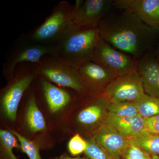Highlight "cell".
<instances>
[{"label": "cell", "mask_w": 159, "mask_h": 159, "mask_svg": "<svg viewBox=\"0 0 159 159\" xmlns=\"http://www.w3.org/2000/svg\"><path fill=\"white\" fill-rule=\"evenodd\" d=\"M54 45H47L27 41L19 46L9 55L3 65V74L9 81L14 75L16 67L20 64L39 63L46 55L53 56Z\"/></svg>", "instance_id": "obj_9"}, {"label": "cell", "mask_w": 159, "mask_h": 159, "mask_svg": "<svg viewBox=\"0 0 159 159\" xmlns=\"http://www.w3.org/2000/svg\"><path fill=\"white\" fill-rule=\"evenodd\" d=\"M16 138L9 130H0V159H18L13 152V148H21Z\"/></svg>", "instance_id": "obj_19"}, {"label": "cell", "mask_w": 159, "mask_h": 159, "mask_svg": "<svg viewBox=\"0 0 159 159\" xmlns=\"http://www.w3.org/2000/svg\"><path fill=\"white\" fill-rule=\"evenodd\" d=\"M137 71L145 94L159 98V58L147 52L138 60Z\"/></svg>", "instance_id": "obj_15"}, {"label": "cell", "mask_w": 159, "mask_h": 159, "mask_svg": "<svg viewBox=\"0 0 159 159\" xmlns=\"http://www.w3.org/2000/svg\"><path fill=\"white\" fill-rule=\"evenodd\" d=\"M134 103L138 114L143 119L159 115V98L145 93Z\"/></svg>", "instance_id": "obj_20"}, {"label": "cell", "mask_w": 159, "mask_h": 159, "mask_svg": "<svg viewBox=\"0 0 159 159\" xmlns=\"http://www.w3.org/2000/svg\"><path fill=\"white\" fill-rule=\"evenodd\" d=\"M115 9L99 25L100 36L115 49L139 59L148 51L159 31L146 25L132 11Z\"/></svg>", "instance_id": "obj_1"}, {"label": "cell", "mask_w": 159, "mask_h": 159, "mask_svg": "<svg viewBox=\"0 0 159 159\" xmlns=\"http://www.w3.org/2000/svg\"><path fill=\"white\" fill-rule=\"evenodd\" d=\"M38 75L63 88L70 89L82 97L89 94L78 69L67 65L51 55H46L35 64Z\"/></svg>", "instance_id": "obj_6"}, {"label": "cell", "mask_w": 159, "mask_h": 159, "mask_svg": "<svg viewBox=\"0 0 159 159\" xmlns=\"http://www.w3.org/2000/svg\"><path fill=\"white\" fill-rule=\"evenodd\" d=\"M87 147L84 153L87 159H111L108 154L98 144L92 136L85 139Z\"/></svg>", "instance_id": "obj_23"}, {"label": "cell", "mask_w": 159, "mask_h": 159, "mask_svg": "<svg viewBox=\"0 0 159 159\" xmlns=\"http://www.w3.org/2000/svg\"><path fill=\"white\" fill-rule=\"evenodd\" d=\"M51 159H87L86 158H74L72 157H71L69 156V155H68L66 154H64L61 155L59 157H54V158H52Z\"/></svg>", "instance_id": "obj_27"}, {"label": "cell", "mask_w": 159, "mask_h": 159, "mask_svg": "<svg viewBox=\"0 0 159 159\" xmlns=\"http://www.w3.org/2000/svg\"><path fill=\"white\" fill-rule=\"evenodd\" d=\"M145 128L153 133L159 134V115L144 119Z\"/></svg>", "instance_id": "obj_25"}, {"label": "cell", "mask_w": 159, "mask_h": 159, "mask_svg": "<svg viewBox=\"0 0 159 159\" xmlns=\"http://www.w3.org/2000/svg\"><path fill=\"white\" fill-rule=\"evenodd\" d=\"M114 6L132 11L146 25L159 31V0H115Z\"/></svg>", "instance_id": "obj_14"}, {"label": "cell", "mask_w": 159, "mask_h": 159, "mask_svg": "<svg viewBox=\"0 0 159 159\" xmlns=\"http://www.w3.org/2000/svg\"><path fill=\"white\" fill-rule=\"evenodd\" d=\"M152 159H159V156H154L152 157Z\"/></svg>", "instance_id": "obj_30"}, {"label": "cell", "mask_w": 159, "mask_h": 159, "mask_svg": "<svg viewBox=\"0 0 159 159\" xmlns=\"http://www.w3.org/2000/svg\"><path fill=\"white\" fill-rule=\"evenodd\" d=\"M142 159H152V157L150 156L148 154H147Z\"/></svg>", "instance_id": "obj_28"}, {"label": "cell", "mask_w": 159, "mask_h": 159, "mask_svg": "<svg viewBox=\"0 0 159 159\" xmlns=\"http://www.w3.org/2000/svg\"><path fill=\"white\" fill-rule=\"evenodd\" d=\"M110 103L102 95L89 93L81 97L80 109L71 119V123L80 132L91 136L105 124L109 116Z\"/></svg>", "instance_id": "obj_5"}, {"label": "cell", "mask_w": 159, "mask_h": 159, "mask_svg": "<svg viewBox=\"0 0 159 159\" xmlns=\"http://www.w3.org/2000/svg\"><path fill=\"white\" fill-rule=\"evenodd\" d=\"M25 122L27 128L33 134L45 132L47 125L43 115L40 110L34 92L29 94L25 114Z\"/></svg>", "instance_id": "obj_17"}, {"label": "cell", "mask_w": 159, "mask_h": 159, "mask_svg": "<svg viewBox=\"0 0 159 159\" xmlns=\"http://www.w3.org/2000/svg\"><path fill=\"white\" fill-rule=\"evenodd\" d=\"M138 60L130 54L115 49L101 38L95 48L92 61L118 78L136 71Z\"/></svg>", "instance_id": "obj_7"}, {"label": "cell", "mask_w": 159, "mask_h": 159, "mask_svg": "<svg viewBox=\"0 0 159 159\" xmlns=\"http://www.w3.org/2000/svg\"><path fill=\"white\" fill-rule=\"evenodd\" d=\"M157 57L159 58V44L158 47L157 49Z\"/></svg>", "instance_id": "obj_29"}, {"label": "cell", "mask_w": 159, "mask_h": 159, "mask_svg": "<svg viewBox=\"0 0 159 159\" xmlns=\"http://www.w3.org/2000/svg\"><path fill=\"white\" fill-rule=\"evenodd\" d=\"M86 147L87 142L85 139H84L79 134H76L72 137L68 145L69 152L74 156L84 152Z\"/></svg>", "instance_id": "obj_24"}, {"label": "cell", "mask_w": 159, "mask_h": 159, "mask_svg": "<svg viewBox=\"0 0 159 159\" xmlns=\"http://www.w3.org/2000/svg\"><path fill=\"white\" fill-rule=\"evenodd\" d=\"M75 26L74 6L66 1H61L54 7L43 23L29 33L27 41L53 45Z\"/></svg>", "instance_id": "obj_3"}, {"label": "cell", "mask_w": 159, "mask_h": 159, "mask_svg": "<svg viewBox=\"0 0 159 159\" xmlns=\"http://www.w3.org/2000/svg\"><path fill=\"white\" fill-rule=\"evenodd\" d=\"M78 70L86 90L93 95H102L116 78L108 71L92 61L86 63Z\"/></svg>", "instance_id": "obj_13"}, {"label": "cell", "mask_w": 159, "mask_h": 159, "mask_svg": "<svg viewBox=\"0 0 159 159\" xmlns=\"http://www.w3.org/2000/svg\"><path fill=\"white\" fill-rule=\"evenodd\" d=\"M108 111L109 116L119 118L134 116L139 115L136 107L134 102L110 103Z\"/></svg>", "instance_id": "obj_21"}, {"label": "cell", "mask_w": 159, "mask_h": 159, "mask_svg": "<svg viewBox=\"0 0 159 159\" xmlns=\"http://www.w3.org/2000/svg\"><path fill=\"white\" fill-rule=\"evenodd\" d=\"M9 129L17 138L20 145V150L27 155L29 159H43L40 155L38 145L23 136L16 131L10 128Z\"/></svg>", "instance_id": "obj_22"}, {"label": "cell", "mask_w": 159, "mask_h": 159, "mask_svg": "<svg viewBox=\"0 0 159 159\" xmlns=\"http://www.w3.org/2000/svg\"><path fill=\"white\" fill-rule=\"evenodd\" d=\"M38 77L40 94L51 114H57L63 111L81 97L73 90L55 85L39 75Z\"/></svg>", "instance_id": "obj_11"}, {"label": "cell", "mask_w": 159, "mask_h": 159, "mask_svg": "<svg viewBox=\"0 0 159 159\" xmlns=\"http://www.w3.org/2000/svg\"><path fill=\"white\" fill-rule=\"evenodd\" d=\"M142 78L138 71L116 78L102 94L110 103L135 102L145 94Z\"/></svg>", "instance_id": "obj_8"}, {"label": "cell", "mask_w": 159, "mask_h": 159, "mask_svg": "<svg viewBox=\"0 0 159 159\" xmlns=\"http://www.w3.org/2000/svg\"><path fill=\"white\" fill-rule=\"evenodd\" d=\"M111 159L124 157L131 145L129 138L111 126L104 124L91 135Z\"/></svg>", "instance_id": "obj_12"}, {"label": "cell", "mask_w": 159, "mask_h": 159, "mask_svg": "<svg viewBox=\"0 0 159 159\" xmlns=\"http://www.w3.org/2000/svg\"><path fill=\"white\" fill-rule=\"evenodd\" d=\"M105 124L128 138L138 136L146 130L144 119L139 115L123 118L109 116Z\"/></svg>", "instance_id": "obj_16"}, {"label": "cell", "mask_w": 159, "mask_h": 159, "mask_svg": "<svg viewBox=\"0 0 159 159\" xmlns=\"http://www.w3.org/2000/svg\"><path fill=\"white\" fill-rule=\"evenodd\" d=\"M129 139L131 145L141 148L150 156H159V134L146 130L138 136Z\"/></svg>", "instance_id": "obj_18"}, {"label": "cell", "mask_w": 159, "mask_h": 159, "mask_svg": "<svg viewBox=\"0 0 159 159\" xmlns=\"http://www.w3.org/2000/svg\"><path fill=\"white\" fill-rule=\"evenodd\" d=\"M113 0L77 1L74 6V23L80 28H98L112 9Z\"/></svg>", "instance_id": "obj_10"}, {"label": "cell", "mask_w": 159, "mask_h": 159, "mask_svg": "<svg viewBox=\"0 0 159 159\" xmlns=\"http://www.w3.org/2000/svg\"><path fill=\"white\" fill-rule=\"evenodd\" d=\"M148 154L141 148L131 145L126 150L125 154V159H142Z\"/></svg>", "instance_id": "obj_26"}, {"label": "cell", "mask_w": 159, "mask_h": 159, "mask_svg": "<svg viewBox=\"0 0 159 159\" xmlns=\"http://www.w3.org/2000/svg\"><path fill=\"white\" fill-rule=\"evenodd\" d=\"M101 38L98 28H80L75 25L53 45V56L67 65L79 69L92 61L95 48Z\"/></svg>", "instance_id": "obj_2"}, {"label": "cell", "mask_w": 159, "mask_h": 159, "mask_svg": "<svg viewBox=\"0 0 159 159\" xmlns=\"http://www.w3.org/2000/svg\"><path fill=\"white\" fill-rule=\"evenodd\" d=\"M37 76L34 64H20L16 68L13 77L1 89L0 103L2 113L10 122H14L16 120L20 102Z\"/></svg>", "instance_id": "obj_4"}]
</instances>
